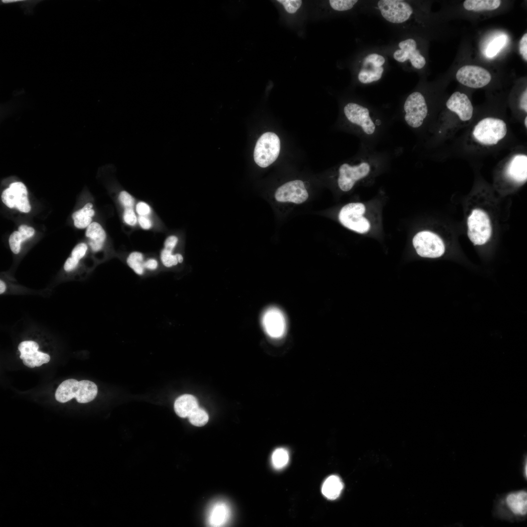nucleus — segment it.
<instances>
[{
	"label": "nucleus",
	"mask_w": 527,
	"mask_h": 527,
	"mask_svg": "<svg viewBox=\"0 0 527 527\" xmlns=\"http://www.w3.org/2000/svg\"><path fill=\"white\" fill-rule=\"evenodd\" d=\"M329 1L331 7L333 9L343 11L351 9L358 1L356 0H330Z\"/></svg>",
	"instance_id": "nucleus-34"
},
{
	"label": "nucleus",
	"mask_w": 527,
	"mask_h": 527,
	"mask_svg": "<svg viewBox=\"0 0 527 527\" xmlns=\"http://www.w3.org/2000/svg\"><path fill=\"white\" fill-rule=\"evenodd\" d=\"M347 121L359 130L365 142V147L374 148L385 134L386 120L372 113L368 108L360 104L349 102L344 107Z\"/></svg>",
	"instance_id": "nucleus-1"
},
{
	"label": "nucleus",
	"mask_w": 527,
	"mask_h": 527,
	"mask_svg": "<svg viewBox=\"0 0 527 527\" xmlns=\"http://www.w3.org/2000/svg\"><path fill=\"white\" fill-rule=\"evenodd\" d=\"M277 1L281 3L285 10L290 14L295 13L302 3L301 0H278Z\"/></svg>",
	"instance_id": "nucleus-35"
},
{
	"label": "nucleus",
	"mask_w": 527,
	"mask_h": 527,
	"mask_svg": "<svg viewBox=\"0 0 527 527\" xmlns=\"http://www.w3.org/2000/svg\"><path fill=\"white\" fill-rule=\"evenodd\" d=\"M228 507L223 503L215 504L210 511L208 523L211 527H221L225 525L229 518Z\"/></svg>",
	"instance_id": "nucleus-22"
},
{
	"label": "nucleus",
	"mask_w": 527,
	"mask_h": 527,
	"mask_svg": "<svg viewBox=\"0 0 527 527\" xmlns=\"http://www.w3.org/2000/svg\"><path fill=\"white\" fill-rule=\"evenodd\" d=\"M527 117L526 116V118H525V125L526 127H527Z\"/></svg>",
	"instance_id": "nucleus-50"
},
{
	"label": "nucleus",
	"mask_w": 527,
	"mask_h": 527,
	"mask_svg": "<svg viewBox=\"0 0 527 527\" xmlns=\"http://www.w3.org/2000/svg\"><path fill=\"white\" fill-rule=\"evenodd\" d=\"M5 289H6L5 284H4V283L2 281L0 280V294L3 293L5 291Z\"/></svg>",
	"instance_id": "nucleus-48"
},
{
	"label": "nucleus",
	"mask_w": 527,
	"mask_h": 527,
	"mask_svg": "<svg viewBox=\"0 0 527 527\" xmlns=\"http://www.w3.org/2000/svg\"><path fill=\"white\" fill-rule=\"evenodd\" d=\"M27 194L26 187L22 182H15L3 190L1 197L2 202L7 207L16 208L22 212L28 213L31 210V205Z\"/></svg>",
	"instance_id": "nucleus-12"
},
{
	"label": "nucleus",
	"mask_w": 527,
	"mask_h": 527,
	"mask_svg": "<svg viewBox=\"0 0 527 527\" xmlns=\"http://www.w3.org/2000/svg\"><path fill=\"white\" fill-rule=\"evenodd\" d=\"M308 194L304 182L299 180L291 181L280 186L276 191L275 198L280 202H291L300 204L305 202Z\"/></svg>",
	"instance_id": "nucleus-14"
},
{
	"label": "nucleus",
	"mask_w": 527,
	"mask_h": 527,
	"mask_svg": "<svg viewBox=\"0 0 527 527\" xmlns=\"http://www.w3.org/2000/svg\"><path fill=\"white\" fill-rule=\"evenodd\" d=\"M98 393L96 385L89 380L78 381L73 379L62 382L55 392L58 402L64 403L73 398L79 403H86L93 400Z\"/></svg>",
	"instance_id": "nucleus-3"
},
{
	"label": "nucleus",
	"mask_w": 527,
	"mask_h": 527,
	"mask_svg": "<svg viewBox=\"0 0 527 527\" xmlns=\"http://www.w3.org/2000/svg\"><path fill=\"white\" fill-rule=\"evenodd\" d=\"M41 0H1L0 4H19L24 11V14H33L34 7Z\"/></svg>",
	"instance_id": "nucleus-32"
},
{
	"label": "nucleus",
	"mask_w": 527,
	"mask_h": 527,
	"mask_svg": "<svg viewBox=\"0 0 527 527\" xmlns=\"http://www.w3.org/2000/svg\"><path fill=\"white\" fill-rule=\"evenodd\" d=\"M413 246L419 255L426 258H437L444 253L445 247L442 240L436 234L423 231L413 239Z\"/></svg>",
	"instance_id": "nucleus-9"
},
{
	"label": "nucleus",
	"mask_w": 527,
	"mask_h": 527,
	"mask_svg": "<svg viewBox=\"0 0 527 527\" xmlns=\"http://www.w3.org/2000/svg\"><path fill=\"white\" fill-rule=\"evenodd\" d=\"M39 347L38 344L33 341H25L21 342L18 346V349L20 353V358L22 360L25 356L30 355L38 351Z\"/></svg>",
	"instance_id": "nucleus-33"
},
{
	"label": "nucleus",
	"mask_w": 527,
	"mask_h": 527,
	"mask_svg": "<svg viewBox=\"0 0 527 527\" xmlns=\"http://www.w3.org/2000/svg\"><path fill=\"white\" fill-rule=\"evenodd\" d=\"M428 113L424 96L419 92H414L406 98L403 106V122L407 126L417 129L424 123Z\"/></svg>",
	"instance_id": "nucleus-5"
},
{
	"label": "nucleus",
	"mask_w": 527,
	"mask_h": 527,
	"mask_svg": "<svg viewBox=\"0 0 527 527\" xmlns=\"http://www.w3.org/2000/svg\"><path fill=\"white\" fill-rule=\"evenodd\" d=\"M199 406L197 399L192 395L184 394L179 397L174 403V410L180 417H188Z\"/></svg>",
	"instance_id": "nucleus-19"
},
{
	"label": "nucleus",
	"mask_w": 527,
	"mask_h": 527,
	"mask_svg": "<svg viewBox=\"0 0 527 527\" xmlns=\"http://www.w3.org/2000/svg\"><path fill=\"white\" fill-rule=\"evenodd\" d=\"M506 513L514 517H525L527 514V492L521 490L507 494L502 501Z\"/></svg>",
	"instance_id": "nucleus-16"
},
{
	"label": "nucleus",
	"mask_w": 527,
	"mask_h": 527,
	"mask_svg": "<svg viewBox=\"0 0 527 527\" xmlns=\"http://www.w3.org/2000/svg\"><path fill=\"white\" fill-rule=\"evenodd\" d=\"M136 210L140 216H144L148 215L151 211L149 206L144 202L138 203L136 207Z\"/></svg>",
	"instance_id": "nucleus-42"
},
{
	"label": "nucleus",
	"mask_w": 527,
	"mask_h": 527,
	"mask_svg": "<svg viewBox=\"0 0 527 527\" xmlns=\"http://www.w3.org/2000/svg\"><path fill=\"white\" fill-rule=\"evenodd\" d=\"M119 199L125 208H133L134 204V199L127 191L125 190L121 191L119 195Z\"/></svg>",
	"instance_id": "nucleus-38"
},
{
	"label": "nucleus",
	"mask_w": 527,
	"mask_h": 527,
	"mask_svg": "<svg viewBox=\"0 0 527 527\" xmlns=\"http://www.w3.org/2000/svg\"><path fill=\"white\" fill-rule=\"evenodd\" d=\"M144 267L150 270L156 269L158 267V262L154 259H150L144 262Z\"/></svg>",
	"instance_id": "nucleus-46"
},
{
	"label": "nucleus",
	"mask_w": 527,
	"mask_h": 527,
	"mask_svg": "<svg viewBox=\"0 0 527 527\" xmlns=\"http://www.w3.org/2000/svg\"><path fill=\"white\" fill-rule=\"evenodd\" d=\"M388 160L390 157L386 152L365 147V153L358 163L351 164L345 162L340 166L337 180L339 187L344 192L350 190L357 182L368 177L374 168Z\"/></svg>",
	"instance_id": "nucleus-2"
},
{
	"label": "nucleus",
	"mask_w": 527,
	"mask_h": 527,
	"mask_svg": "<svg viewBox=\"0 0 527 527\" xmlns=\"http://www.w3.org/2000/svg\"><path fill=\"white\" fill-rule=\"evenodd\" d=\"M343 487V483L339 477L331 475L324 482L322 492L328 499L333 500L340 496Z\"/></svg>",
	"instance_id": "nucleus-23"
},
{
	"label": "nucleus",
	"mask_w": 527,
	"mask_h": 527,
	"mask_svg": "<svg viewBox=\"0 0 527 527\" xmlns=\"http://www.w3.org/2000/svg\"><path fill=\"white\" fill-rule=\"evenodd\" d=\"M467 235L475 245L486 243L491 235V226L488 215L483 210L474 209L467 218Z\"/></svg>",
	"instance_id": "nucleus-7"
},
{
	"label": "nucleus",
	"mask_w": 527,
	"mask_h": 527,
	"mask_svg": "<svg viewBox=\"0 0 527 527\" xmlns=\"http://www.w3.org/2000/svg\"><path fill=\"white\" fill-rule=\"evenodd\" d=\"M519 52L522 55L524 60L527 61V34L525 33L522 36L519 42Z\"/></svg>",
	"instance_id": "nucleus-41"
},
{
	"label": "nucleus",
	"mask_w": 527,
	"mask_h": 527,
	"mask_svg": "<svg viewBox=\"0 0 527 527\" xmlns=\"http://www.w3.org/2000/svg\"><path fill=\"white\" fill-rule=\"evenodd\" d=\"M26 357H30L34 359L36 366H40L43 364L47 363L50 359V356L48 354L38 350L30 355L25 356L24 358Z\"/></svg>",
	"instance_id": "nucleus-36"
},
{
	"label": "nucleus",
	"mask_w": 527,
	"mask_h": 527,
	"mask_svg": "<svg viewBox=\"0 0 527 527\" xmlns=\"http://www.w3.org/2000/svg\"><path fill=\"white\" fill-rule=\"evenodd\" d=\"M385 62V59L383 56L376 53H372L365 58L363 63H369L377 67H381Z\"/></svg>",
	"instance_id": "nucleus-37"
},
{
	"label": "nucleus",
	"mask_w": 527,
	"mask_h": 527,
	"mask_svg": "<svg viewBox=\"0 0 527 527\" xmlns=\"http://www.w3.org/2000/svg\"><path fill=\"white\" fill-rule=\"evenodd\" d=\"M172 250L164 248L161 254V259L163 264L170 267L183 261V257L180 254H172Z\"/></svg>",
	"instance_id": "nucleus-30"
},
{
	"label": "nucleus",
	"mask_w": 527,
	"mask_h": 527,
	"mask_svg": "<svg viewBox=\"0 0 527 527\" xmlns=\"http://www.w3.org/2000/svg\"><path fill=\"white\" fill-rule=\"evenodd\" d=\"M190 423L196 426H202L208 421L207 412L199 406L196 408L188 417Z\"/></svg>",
	"instance_id": "nucleus-29"
},
{
	"label": "nucleus",
	"mask_w": 527,
	"mask_h": 527,
	"mask_svg": "<svg viewBox=\"0 0 527 527\" xmlns=\"http://www.w3.org/2000/svg\"><path fill=\"white\" fill-rule=\"evenodd\" d=\"M87 249V246L85 243H80L77 244L73 249L71 253V257L79 261L85 255Z\"/></svg>",
	"instance_id": "nucleus-39"
},
{
	"label": "nucleus",
	"mask_w": 527,
	"mask_h": 527,
	"mask_svg": "<svg viewBox=\"0 0 527 527\" xmlns=\"http://www.w3.org/2000/svg\"><path fill=\"white\" fill-rule=\"evenodd\" d=\"M520 108L524 110L526 112H527V89L523 93L520 103Z\"/></svg>",
	"instance_id": "nucleus-47"
},
{
	"label": "nucleus",
	"mask_w": 527,
	"mask_h": 527,
	"mask_svg": "<svg viewBox=\"0 0 527 527\" xmlns=\"http://www.w3.org/2000/svg\"><path fill=\"white\" fill-rule=\"evenodd\" d=\"M384 72L383 66L377 67L369 63H363L358 78L362 83H370L379 80Z\"/></svg>",
	"instance_id": "nucleus-24"
},
{
	"label": "nucleus",
	"mask_w": 527,
	"mask_h": 527,
	"mask_svg": "<svg viewBox=\"0 0 527 527\" xmlns=\"http://www.w3.org/2000/svg\"><path fill=\"white\" fill-rule=\"evenodd\" d=\"M92 207L91 203H87L81 209L72 214L74 225L77 228L82 229L90 225L92 217L95 214L94 210L92 209Z\"/></svg>",
	"instance_id": "nucleus-25"
},
{
	"label": "nucleus",
	"mask_w": 527,
	"mask_h": 527,
	"mask_svg": "<svg viewBox=\"0 0 527 527\" xmlns=\"http://www.w3.org/2000/svg\"><path fill=\"white\" fill-rule=\"evenodd\" d=\"M525 463L524 468V474L525 477L526 478H527V459H526V462Z\"/></svg>",
	"instance_id": "nucleus-49"
},
{
	"label": "nucleus",
	"mask_w": 527,
	"mask_h": 527,
	"mask_svg": "<svg viewBox=\"0 0 527 527\" xmlns=\"http://www.w3.org/2000/svg\"><path fill=\"white\" fill-rule=\"evenodd\" d=\"M365 206L360 203H349L341 209L339 219L347 228L360 233H365L370 228L368 221L363 216Z\"/></svg>",
	"instance_id": "nucleus-8"
},
{
	"label": "nucleus",
	"mask_w": 527,
	"mask_h": 527,
	"mask_svg": "<svg viewBox=\"0 0 527 527\" xmlns=\"http://www.w3.org/2000/svg\"><path fill=\"white\" fill-rule=\"evenodd\" d=\"M378 7L383 18L393 23H401L408 20L413 13L407 2L400 0H381Z\"/></svg>",
	"instance_id": "nucleus-10"
},
{
	"label": "nucleus",
	"mask_w": 527,
	"mask_h": 527,
	"mask_svg": "<svg viewBox=\"0 0 527 527\" xmlns=\"http://www.w3.org/2000/svg\"><path fill=\"white\" fill-rule=\"evenodd\" d=\"M178 242V237L174 235L169 236L164 242V248L173 250Z\"/></svg>",
	"instance_id": "nucleus-43"
},
{
	"label": "nucleus",
	"mask_w": 527,
	"mask_h": 527,
	"mask_svg": "<svg viewBox=\"0 0 527 527\" xmlns=\"http://www.w3.org/2000/svg\"><path fill=\"white\" fill-rule=\"evenodd\" d=\"M262 323L265 332L271 338H280L286 332L285 317L283 312L277 307H271L264 311L262 316Z\"/></svg>",
	"instance_id": "nucleus-13"
},
{
	"label": "nucleus",
	"mask_w": 527,
	"mask_h": 527,
	"mask_svg": "<svg viewBox=\"0 0 527 527\" xmlns=\"http://www.w3.org/2000/svg\"><path fill=\"white\" fill-rule=\"evenodd\" d=\"M501 3L499 0H466L463 6L466 10L480 12L495 10Z\"/></svg>",
	"instance_id": "nucleus-26"
},
{
	"label": "nucleus",
	"mask_w": 527,
	"mask_h": 527,
	"mask_svg": "<svg viewBox=\"0 0 527 527\" xmlns=\"http://www.w3.org/2000/svg\"><path fill=\"white\" fill-rule=\"evenodd\" d=\"M507 37L501 35L495 38L487 46L486 50V55L487 58H493L496 56L502 48L505 45Z\"/></svg>",
	"instance_id": "nucleus-31"
},
{
	"label": "nucleus",
	"mask_w": 527,
	"mask_h": 527,
	"mask_svg": "<svg viewBox=\"0 0 527 527\" xmlns=\"http://www.w3.org/2000/svg\"><path fill=\"white\" fill-rule=\"evenodd\" d=\"M507 173L511 179L516 182H525L527 178V156L515 155L510 162Z\"/></svg>",
	"instance_id": "nucleus-18"
},
{
	"label": "nucleus",
	"mask_w": 527,
	"mask_h": 527,
	"mask_svg": "<svg viewBox=\"0 0 527 527\" xmlns=\"http://www.w3.org/2000/svg\"><path fill=\"white\" fill-rule=\"evenodd\" d=\"M507 131V125L504 121L498 118H486L475 125L473 135L481 143L493 145L504 138Z\"/></svg>",
	"instance_id": "nucleus-6"
},
{
	"label": "nucleus",
	"mask_w": 527,
	"mask_h": 527,
	"mask_svg": "<svg viewBox=\"0 0 527 527\" xmlns=\"http://www.w3.org/2000/svg\"><path fill=\"white\" fill-rule=\"evenodd\" d=\"M35 233L34 229L25 224L21 225L18 231L13 232L9 238V243L11 251L18 254L20 250V244L23 241L32 237Z\"/></svg>",
	"instance_id": "nucleus-21"
},
{
	"label": "nucleus",
	"mask_w": 527,
	"mask_h": 527,
	"mask_svg": "<svg viewBox=\"0 0 527 527\" xmlns=\"http://www.w3.org/2000/svg\"><path fill=\"white\" fill-rule=\"evenodd\" d=\"M127 263L128 265L139 275L143 273L144 267L142 254L138 252L131 253L127 258Z\"/></svg>",
	"instance_id": "nucleus-28"
},
{
	"label": "nucleus",
	"mask_w": 527,
	"mask_h": 527,
	"mask_svg": "<svg viewBox=\"0 0 527 527\" xmlns=\"http://www.w3.org/2000/svg\"><path fill=\"white\" fill-rule=\"evenodd\" d=\"M289 459V453L285 448H278L274 451L272 455L273 466L276 469H282L288 464Z\"/></svg>",
	"instance_id": "nucleus-27"
},
{
	"label": "nucleus",
	"mask_w": 527,
	"mask_h": 527,
	"mask_svg": "<svg viewBox=\"0 0 527 527\" xmlns=\"http://www.w3.org/2000/svg\"><path fill=\"white\" fill-rule=\"evenodd\" d=\"M280 140L274 133L267 132L258 140L254 151V159L257 165L266 167L277 159L280 151Z\"/></svg>",
	"instance_id": "nucleus-4"
},
{
	"label": "nucleus",
	"mask_w": 527,
	"mask_h": 527,
	"mask_svg": "<svg viewBox=\"0 0 527 527\" xmlns=\"http://www.w3.org/2000/svg\"><path fill=\"white\" fill-rule=\"evenodd\" d=\"M400 49L396 50L393 54L394 59L398 62H404L409 60L412 65L416 69H421L425 65L426 61L419 50L417 49L416 41L407 39L399 43Z\"/></svg>",
	"instance_id": "nucleus-15"
},
{
	"label": "nucleus",
	"mask_w": 527,
	"mask_h": 527,
	"mask_svg": "<svg viewBox=\"0 0 527 527\" xmlns=\"http://www.w3.org/2000/svg\"><path fill=\"white\" fill-rule=\"evenodd\" d=\"M79 261L72 257L68 258L64 264V270L67 272L72 271L77 266Z\"/></svg>",
	"instance_id": "nucleus-44"
},
{
	"label": "nucleus",
	"mask_w": 527,
	"mask_h": 527,
	"mask_svg": "<svg viewBox=\"0 0 527 527\" xmlns=\"http://www.w3.org/2000/svg\"><path fill=\"white\" fill-rule=\"evenodd\" d=\"M138 221L141 226L144 229H148L152 226L151 220L144 216H140Z\"/></svg>",
	"instance_id": "nucleus-45"
},
{
	"label": "nucleus",
	"mask_w": 527,
	"mask_h": 527,
	"mask_svg": "<svg viewBox=\"0 0 527 527\" xmlns=\"http://www.w3.org/2000/svg\"><path fill=\"white\" fill-rule=\"evenodd\" d=\"M123 219L128 224L133 226L137 223V218L132 208H125L123 212Z\"/></svg>",
	"instance_id": "nucleus-40"
},
{
	"label": "nucleus",
	"mask_w": 527,
	"mask_h": 527,
	"mask_svg": "<svg viewBox=\"0 0 527 527\" xmlns=\"http://www.w3.org/2000/svg\"><path fill=\"white\" fill-rule=\"evenodd\" d=\"M446 105L448 109L456 113L463 121H468L472 116L473 106L467 95L464 93H453L446 101Z\"/></svg>",
	"instance_id": "nucleus-17"
},
{
	"label": "nucleus",
	"mask_w": 527,
	"mask_h": 527,
	"mask_svg": "<svg viewBox=\"0 0 527 527\" xmlns=\"http://www.w3.org/2000/svg\"><path fill=\"white\" fill-rule=\"evenodd\" d=\"M85 236L90 239L89 245L93 251L97 252L101 249L106 233L99 223H91L87 228Z\"/></svg>",
	"instance_id": "nucleus-20"
},
{
	"label": "nucleus",
	"mask_w": 527,
	"mask_h": 527,
	"mask_svg": "<svg viewBox=\"0 0 527 527\" xmlns=\"http://www.w3.org/2000/svg\"><path fill=\"white\" fill-rule=\"evenodd\" d=\"M456 77L462 84L473 88L486 86L491 79L490 73L486 69L472 65H466L461 67L457 71Z\"/></svg>",
	"instance_id": "nucleus-11"
}]
</instances>
